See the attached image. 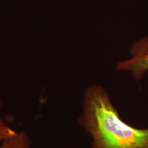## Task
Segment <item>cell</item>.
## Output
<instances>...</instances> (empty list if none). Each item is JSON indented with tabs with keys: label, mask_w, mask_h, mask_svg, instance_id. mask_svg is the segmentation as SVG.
<instances>
[{
	"label": "cell",
	"mask_w": 148,
	"mask_h": 148,
	"mask_svg": "<svg viewBox=\"0 0 148 148\" xmlns=\"http://www.w3.org/2000/svg\"><path fill=\"white\" fill-rule=\"evenodd\" d=\"M77 122L91 138L90 148H148V127L138 128L121 119L100 85L85 88Z\"/></svg>",
	"instance_id": "obj_1"
},
{
	"label": "cell",
	"mask_w": 148,
	"mask_h": 148,
	"mask_svg": "<svg viewBox=\"0 0 148 148\" xmlns=\"http://www.w3.org/2000/svg\"><path fill=\"white\" fill-rule=\"evenodd\" d=\"M130 53V57L118 62L116 69L130 73L133 78L140 80L148 71V36L134 42Z\"/></svg>",
	"instance_id": "obj_2"
},
{
	"label": "cell",
	"mask_w": 148,
	"mask_h": 148,
	"mask_svg": "<svg viewBox=\"0 0 148 148\" xmlns=\"http://www.w3.org/2000/svg\"><path fill=\"white\" fill-rule=\"evenodd\" d=\"M31 140L25 132H16L5 139L0 145V148H30Z\"/></svg>",
	"instance_id": "obj_3"
},
{
	"label": "cell",
	"mask_w": 148,
	"mask_h": 148,
	"mask_svg": "<svg viewBox=\"0 0 148 148\" xmlns=\"http://www.w3.org/2000/svg\"><path fill=\"white\" fill-rule=\"evenodd\" d=\"M16 132L15 130L6 124L2 118L0 117V145L5 139L14 135Z\"/></svg>",
	"instance_id": "obj_4"
},
{
	"label": "cell",
	"mask_w": 148,
	"mask_h": 148,
	"mask_svg": "<svg viewBox=\"0 0 148 148\" xmlns=\"http://www.w3.org/2000/svg\"><path fill=\"white\" fill-rule=\"evenodd\" d=\"M1 108H2V101L0 99V112L1 111Z\"/></svg>",
	"instance_id": "obj_5"
}]
</instances>
